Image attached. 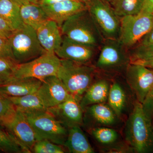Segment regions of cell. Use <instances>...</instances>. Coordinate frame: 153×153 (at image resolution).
Masks as SVG:
<instances>
[{
    "mask_svg": "<svg viewBox=\"0 0 153 153\" xmlns=\"http://www.w3.org/2000/svg\"><path fill=\"white\" fill-rule=\"evenodd\" d=\"M143 112L147 117L152 122L153 120V85L144 100L141 103Z\"/></svg>",
    "mask_w": 153,
    "mask_h": 153,
    "instance_id": "1f68e13d",
    "label": "cell"
},
{
    "mask_svg": "<svg viewBox=\"0 0 153 153\" xmlns=\"http://www.w3.org/2000/svg\"><path fill=\"white\" fill-rule=\"evenodd\" d=\"M0 151L7 153H25L9 133L7 129L0 124Z\"/></svg>",
    "mask_w": 153,
    "mask_h": 153,
    "instance_id": "4316f807",
    "label": "cell"
},
{
    "mask_svg": "<svg viewBox=\"0 0 153 153\" xmlns=\"http://www.w3.org/2000/svg\"><path fill=\"white\" fill-rule=\"evenodd\" d=\"M63 1L64 0H41L38 1L37 4L40 5H46L52 4Z\"/></svg>",
    "mask_w": 153,
    "mask_h": 153,
    "instance_id": "74e56055",
    "label": "cell"
},
{
    "mask_svg": "<svg viewBox=\"0 0 153 153\" xmlns=\"http://www.w3.org/2000/svg\"><path fill=\"white\" fill-rule=\"evenodd\" d=\"M68 135L63 146L72 153H93L94 150L79 126L68 129Z\"/></svg>",
    "mask_w": 153,
    "mask_h": 153,
    "instance_id": "d6986e66",
    "label": "cell"
},
{
    "mask_svg": "<svg viewBox=\"0 0 153 153\" xmlns=\"http://www.w3.org/2000/svg\"><path fill=\"white\" fill-rule=\"evenodd\" d=\"M87 8L105 39L119 40L121 18L104 0H91Z\"/></svg>",
    "mask_w": 153,
    "mask_h": 153,
    "instance_id": "52a82bcc",
    "label": "cell"
},
{
    "mask_svg": "<svg viewBox=\"0 0 153 153\" xmlns=\"http://www.w3.org/2000/svg\"><path fill=\"white\" fill-rule=\"evenodd\" d=\"M15 1H16L19 3L21 5L27 4V3L30 2L28 0H15Z\"/></svg>",
    "mask_w": 153,
    "mask_h": 153,
    "instance_id": "f35d334b",
    "label": "cell"
},
{
    "mask_svg": "<svg viewBox=\"0 0 153 153\" xmlns=\"http://www.w3.org/2000/svg\"><path fill=\"white\" fill-rule=\"evenodd\" d=\"M131 49L129 51L131 63L153 58V43L148 45L137 44Z\"/></svg>",
    "mask_w": 153,
    "mask_h": 153,
    "instance_id": "f546056e",
    "label": "cell"
},
{
    "mask_svg": "<svg viewBox=\"0 0 153 153\" xmlns=\"http://www.w3.org/2000/svg\"><path fill=\"white\" fill-rule=\"evenodd\" d=\"M42 81L36 93L47 109L57 106L71 95L57 76H48Z\"/></svg>",
    "mask_w": 153,
    "mask_h": 153,
    "instance_id": "4fadbf2b",
    "label": "cell"
},
{
    "mask_svg": "<svg viewBox=\"0 0 153 153\" xmlns=\"http://www.w3.org/2000/svg\"><path fill=\"white\" fill-rule=\"evenodd\" d=\"M152 123L153 128V120L152 122Z\"/></svg>",
    "mask_w": 153,
    "mask_h": 153,
    "instance_id": "ee69618b",
    "label": "cell"
},
{
    "mask_svg": "<svg viewBox=\"0 0 153 153\" xmlns=\"http://www.w3.org/2000/svg\"><path fill=\"white\" fill-rule=\"evenodd\" d=\"M125 139L131 149L138 153H153V128L142 104L136 100L126 123Z\"/></svg>",
    "mask_w": 153,
    "mask_h": 153,
    "instance_id": "6da1fadb",
    "label": "cell"
},
{
    "mask_svg": "<svg viewBox=\"0 0 153 153\" xmlns=\"http://www.w3.org/2000/svg\"><path fill=\"white\" fill-rule=\"evenodd\" d=\"M96 67L108 73L125 70L131 63L129 51L119 40L104 39Z\"/></svg>",
    "mask_w": 153,
    "mask_h": 153,
    "instance_id": "8992f818",
    "label": "cell"
},
{
    "mask_svg": "<svg viewBox=\"0 0 153 153\" xmlns=\"http://www.w3.org/2000/svg\"><path fill=\"white\" fill-rule=\"evenodd\" d=\"M40 6L49 19L56 22L60 27L71 16L87 9L86 4L77 0H64L52 4Z\"/></svg>",
    "mask_w": 153,
    "mask_h": 153,
    "instance_id": "9a60e30c",
    "label": "cell"
},
{
    "mask_svg": "<svg viewBox=\"0 0 153 153\" xmlns=\"http://www.w3.org/2000/svg\"><path fill=\"white\" fill-rule=\"evenodd\" d=\"M110 85L105 79H100L89 86L80 100L82 109L92 105L105 103L108 101Z\"/></svg>",
    "mask_w": 153,
    "mask_h": 153,
    "instance_id": "ac0fdd59",
    "label": "cell"
},
{
    "mask_svg": "<svg viewBox=\"0 0 153 153\" xmlns=\"http://www.w3.org/2000/svg\"><path fill=\"white\" fill-rule=\"evenodd\" d=\"M41 1V0H33V3H35V4H37L38 1Z\"/></svg>",
    "mask_w": 153,
    "mask_h": 153,
    "instance_id": "b9f144b4",
    "label": "cell"
},
{
    "mask_svg": "<svg viewBox=\"0 0 153 153\" xmlns=\"http://www.w3.org/2000/svg\"><path fill=\"white\" fill-rule=\"evenodd\" d=\"M86 108L90 118L100 125L110 127L117 122L119 118L108 104L99 103L90 105Z\"/></svg>",
    "mask_w": 153,
    "mask_h": 153,
    "instance_id": "44dd1931",
    "label": "cell"
},
{
    "mask_svg": "<svg viewBox=\"0 0 153 153\" xmlns=\"http://www.w3.org/2000/svg\"><path fill=\"white\" fill-rule=\"evenodd\" d=\"M130 63H135V64H140L153 69V58L147 60H137Z\"/></svg>",
    "mask_w": 153,
    "mask_h": 153,
    "instance_id": "8d00e7d4",
    "label": "cell"
},
{
    "mask_svg": "<svg viewBox=\"0 0 153 153\" xmlns=\"http://www.w3.org/2000/svg\"><path fill=\"white\" fill-rule=\"evenodd\" d=\"M126 76L136 100L142 103L153 85V69L140 64L130 63L126 69Z\"/></svg>",
    "mask_w": 153,
    "mask_h": 153,
    "instance_id": "30bf717a",
    "label": "cell"
},
{
    "mask_svg": "<svg viewBox=\"0 0 153 153\" xmlns=\"http://www.w3.org/2000/svg\"><path fill=\"white\" fill-rule=\"evenodd\" d=\"M60 64V59L55 53L46 52L31 61L18 64L14 79L34 77L42 80L48 76H57Z\"/></svg>",
    "mask_w": 153,
    "mask_h": 153,
    "instance_id": "9c48e42d",
    "label": "cell"
},
{
    "mask_svg": "<svg viewBox=\"0 0 153 153\" xmlns=\"http://www.w3.org/2000/svg\"><path fill=\"white\" fill-rule=\"evenodd\" d=\"M90 133L98 143L105 145L114 143L119 136L118 133L114 129L103 126L91 129Z\"/></svg>",
    "mask_w": 153,
    "mask_h": 153,
    "instance_id": "484cf974",
    "label": "cell"
},
{
    "mask_svg": "<svg viewBox=\"0 0 153 153\" xmlns=\"http://www.w3.org/2000/svg\"><path fill=\"white\" fill-rule=\"evenodd\" d=\"M16 113V107L9 97L0 92V124L4 127L13 118Z\"/></svg>",
    "mask_w": 153,
    "mask_h": 153,
    "instance_id": "f1b7e54d",
    "label": "cell"
},
{
    "mask_svg": "<svg viewBox=\"0 0 153 153\" xmlns=\"http://www.w3.org/2000/svg\"><path fill=\"white\" fill-rule=\"evenodd\" d=\"M0 58H9L14 60L12 51H11L9 38H5L1 36H0Z\"/></svg>",
    "mask_w": 153,
    "mask_h": 153,
    "instance_id": "d6a6232c",
    "label": "cell"
},
{
    "mask_svg": "<svg viewBox=\"0 0 153 153\" xmlns=\"http://www.w3.org/2000/svg\"><path fill=\"white\" fill-rule=\"evenodd\" d=\"M5 128L25 153H31L38 138L33 127L21 111L16 110L13 118Z\"/></svg>",
    "mask_w": 153,
    "mask_h": 153,
    "instance_id": "8fae6325",
    "label": "cell"
},
{
    "mask_svg": "<svg viewBox=\"0 0 153 153\" xmlns=\"http://www.w3.org/2000/svg\"><path fill=\"white\" fill-rule=\"evenodd\" d=\"M80 101L71 95L65 101L47 110L67 129L74 126H80L83 121V109Z\"/></svg>",
    "mask_w": 153,
    "mask_h": 153,
    "instance_id": "5bb4252c",
    "label": "cell"
},
{
    "mask_svg": "<svg viewBox=\"0 0 153 153\" xmlns=\"http://www.w3.org/2000/svg\"><path fill=\"white\" fill-rule=\"evenodd\" d=\"M9 40L14 60L18 64L27 63L46 52L39 42L36 30L28 25L16 30Z\"/></svg>",
    "mask_w": 153,
    "mask_h": 153,
    "instance_id": "277c9868",
    "label": "cell"
},
{
    "mask_svg": "<svg viewBox=\"0 0 153 153\" xmlns=\"http://www.w3.org/2000/svg\"><path fill=\"white\" fill-rule=\"evenodd\" d=\"M77 1H79L82 2L86 4L87 5L88 3L91 0H77Z\"/></svg>",
    "mask_w": 153,
    "mask_h": 153,
    "instance_id": "ab89813d",
    "label": "cell"
},
{
    "mask_svg": "<svg viewBox=\"0 0 153 153\" xmlns=\"http://www.w3.org/2000/svg\"><path fill=\"white\" fill-rule=\"evenodd\" d=\"M99 48L73 41L63 36V41L55 54L60 59L89 64Z\"/></svg>",
    "mask_w": 153,
    "mask_h": 153,
    "instance_id": "7c38bea8",
    "label": "cell"
},
{
    "mask_svg": "<svg viewBox=\"0 0 153 153\" xmlns=\"http://www.w3.org/2000/svg\"><path fill=\"white\" fill-rule=\"evenodd\" d=\"M23 113L34 129L38 140H48L63 146L68 135V129L47 109Z\"/></svg>",
    "mask_w": 153,
    "mask_h": 153,
    "instance_id": "5b68a950",
    "label": "cell"
},
{
    "mask_svg": "<svg viewBox=\"0 0 153 153\" xmlns=\"http://www.w3.org/2000/svg\"><path fill=\"white\" fill-rule=\"evenodd\" d=\"M153 43V27L150 31L137 44L140 45H148Z\"/></svg>",
    "mask_w": 153,
    "mask_h": 153,
    "instance_id": "e575fe53",
    "label": "cell"
},
{
    "mask_svg": "<svg viewBox=\"0 0 153 153\" xmlns=\"http://www.w3.org/2000/svg\"><path fill=\"white\" fill-rule=\"evenodd\" d=\"M104 1H106L108 3H111L114 0H104Z\"/></svg>",
    "mask_w": 153,
    "mask_h": 153,
    "instance_id": "60d3db41",
    "label": "cell"
},
{
    "mask_svg": "<svg viewBox=\"0 0 153 153\" xmlns=\"http://www.w3.org/2000/svg\"><path fill=\"white\" fill-rule=\"evenodd\" d=\"M41 46L46 52L55 53L63 41L60 26L55 21L49 19L36 30Z\"/></svg>",
    "mask_w": 153,
    "mask_h": 153,
    "instance_id": "2e32d148",
    "label": "cell"
},
{
    "mask_svg": "<svg viewBox=\"0 0 153 153\" xmlns=\"http://www.w3.org/2000/svg\"><path fill=\"white\" fill-rule=\"evenodd\" d=\"M18 65L12 59L0 58V86L13 80Z\"/></svg>",
    "mask_w": 153,
    "mask_h": 153,
    "instance_id": "83f0119b",
    "label": "cell"
},
{
    "mask_svg": "<svg viewBox=\"0 0 153 153\" xmlns=\"http://www.w3.org/2000/svg\"><path fill=\"white\" fill-rule=\"evenodd\" d=\"M28 1H29L30 2H31V3L33 2V0H28Z\"/></svg>",
    "mask_w": 153,
    "mask_h": 153,
    "instance_id": "7bdbcfd3",
    "label": "cell"
},
{
    "mask_svg": "<svg viewBox=\"0 0 153 153\" xmlns=\"http://www.w3.org/2000/svg\"><path fill=\"white\" fill-rule=\"evenodd\" d=\"M32 152L35 153H63L65 152L61 145L46 140H39L36 142Z\"/></svg>",
    "mask_w": 153,
    "mask_h": 153,
    "instance_id": "4dcf8cb0",
    "label": "cell"
},
{
    "mask_svg": "<svg viewBox=\"0 0 153 153\" xmlns=\"http://www.w3.org/2000/svg\"><path fill=\"white\" fill-rule=\"evenodd\" d=\"M95 69L89 64L60 59L57 76L71 95L81 100L93 82Z\"/></svg>",
    "mask_w": 153,
    "mask_h": 153,
    "instance_id": "3957f363",
    "label": "cell"
},
{
    "mask_svg": "<svg viewBox=\"0 0 153 153\" xmlns=\"http://www.w3.org/2000/svg\"><path fill=\"white\" fill-rule=\"evenodd\" d=\"M16 109L23 113L47 110L37 93L20 97H8Z\"/></svg>",
    "mask_w": 153,
    "mask_h": 153,
    "instance_id": "cb8c5ba5",
    "label": "cell"
},
{
    "mask_svg": "<svg viewBox=\"0 0 153 153\" xmlns=\"http://www.w3.org/2000/svg\"><path fill=\"white\" fill-rule=\"evenodd\" d=\"M145 0H114L110 4L113 10L120 18L140 13Z\"/></svg>",
    "mask_w": 153,
    "mask_h": 153,
    "instance_id": "d4e9b609",
    "label": "cell"
},
{
    "mask_svg": "<svg viewBox=\"0 0 153 153\" xmlns=\"http://www.w3.org/2000/svg\"><path fill=\"white\" fill-rule=\"evenodd\" d=\"M21 15L25 25L36 30L50 19L42 7L35 3L21 5Z\"/></svg>",
    "mask_w": 153,
    "mask_h": 153,
    "instance_id": "ffe728a7",
    "label": "cell"
},
{
    "mask_svg": "<svg viewBox=\"0 0 153 153\" xmlns=\"http://www.w3.org/2000/svg\"><path fill=\"white\" fill-rule=\"evenodd\" d=\"M108 101V105L117 117H121L127 105V97L124 88L119 82L115 81L111 84Z\"/></svg>",
    "mask_w": 153,
    "mask_h": 153,
    "instance_id": "603a6c76",
    "label": "cell"
},
{
    "mask_svg": "<svg viewBox=\"0 0 153 153\" xmlns=\"http://www.w3.org/2000/svg\"><path fill=\"white\" fill-rule=\"evenodd\" d=\"M21 6L15 0H0V16L15 30L25 25L21 17Z\"/></svg>",
    "mask_w": 153,
    "mask_h": 153,
    "instance_id": "7402d4cb",
    "label": "cell"
},
{
    "mask_svg": "<svg viewBox=\"0 0 153 153\" xmlns=\"http://www.w3.org/2000/svg\"><path fill=\"white\" fill-rule=\"evenodd\" d=\"M60 29L63 36L97 48L101 47L105 39L88 8L68 18Z\"/></svg>",
    "mask_w": 153,
    "mask_h": 153,
    "instance_id": "7a4b0ae2",
    "label": "cell"
},
{
    "mask_svg": "<svg viewBox=\"0 0 153 153\" xmlns=\"http://www.w3.org/2000/svg\"><path fill=\"white\" fill-rule=\"evenodd\" d=\"M42 80L34 77L15 79L0 86V92L7 97H20L37 93Z\"/></svg>",
    "mask_w": 153,
    "mask_h": 153,
    "instance_id": "e0dca14e",
    "label": "cell"
},
{
    "mask_svg": "<svg viewBox=\"0 0 153 153\" xmlns=\"http://www.w3.org/2000/svg\"><path fill=\"white\" fill-rule=\"evenodd\" d=\"M16 31L0 16V36L9 38Z\"/></svg>",
    "mask_w": 153,
    "mask_h": 153,
    "instance_id": "836d02e7",
    "label": "cell"
},
{
    "mask_svg": "<svg viewBox=\"0 0 153 153\" xmlns=\"http://www.w3.org/2000/svg\"><path fill=\"white\" fill-rule=\"evenodd\" d=\"M140 13L153 14V0H145Z\"/></svg>",
    "mask_w": 153,
    "mask_h": 153,
    "instance_id": "d590c367",
    "label": "cell"
},
{
    "mask_svg": "<svg viewBox=\"0 0 153 153\" xmlns=\"http://www.w3.org/2000/svg\"><path fill=\"white\" fill-rule=\"evenodd\" d=\"M153 27V14L140 13L122 17L119 40L127 49H131Z\"/></svg>",
    "mask_w": 153,
    "mask_h": 153,
    "instance_id": "ba28073f",
    "label": "cell"
}]
</instances>
